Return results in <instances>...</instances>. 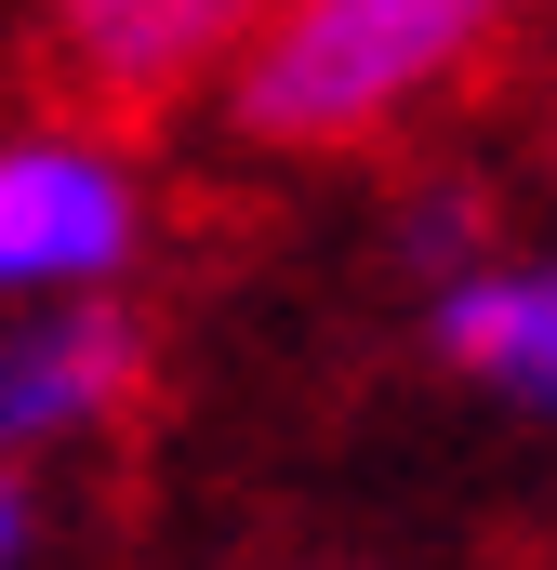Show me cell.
<instances>
[{"label":"cell","mask_w":557,"mask_h":570,"mask_svg":"<svg viewBox=\"0 0 557 570\" xmlns=\"http://www.w3.org/2000/svg\"><path fill=\"white\" fill-rule=\"evenodd\" d=\"M518 0H278L253 53L226 67V134L266 159H359L399 146L505 53Z\"/></svg>","instance_id":"cell-1"},{"label":"cell","mask_w":557,"mask_h":570,"mask_svg":"<svg viewBox=\"0 0 557 570\" xmlns=\"http://www.w3.org/2000/svg\"><path fill=\"white\" fill-rule=\"evenodd\" d=\"M146 146L107 107H27L0 120V305H80V292H134L146 266Z\"/></svg>","instance_id":"cell-2"},{"label":"cell","mask_w":557,"mask_h":570,"mask_svg":"<svg viewBox=\"0 0 557 570\" xmlns=\"http://www.w3.org/2000/svg\"><path fill=\"white\" fill-rule=\"evenodd\" d=\"M266 13L278 0H40V40H53V94L107 120H159L186 94H226Z\"/></svg>","instance_id":"cell-3"},{"label":"cell","mask_w":557,"mask_h":570,"mask_svg":"<svg viewBox=\"0 0 557 570\" xmlns=\"http://www.w3.org/2000/svg\"><path fill=\"white\" fill-rule=\"evenodd\" d=\"M146 385V332L120 292H80V305H0V464H67L134 412Z\"/></svg>","instance_id":"cell-4"},{"label":"cell","mask_w":557,"mask_h":570,"mask_svg":"<svg viewBox=\"0 0 557 570\" xmlns=\"http://www.w3.org/2000/svg\"><path fill=\"white\" fill-rule=\"evenodd\" d=\"M424 345L465 399L557 438V239H491L451 279H424Z\"/></svg>","instance_id":"cell-5"},{"label":"cell","mask_w":557,"mask_h":570,"mask_svg":"<svg viewBox=\"0 0 557 570\" xmlns=\"http://www.w3.org/2000/svg\"><path fill=\"white\" fill-rule=\"evenodd\" d=\"M0 570H40V478L0 464Z\"/></svg>","instance_id":"cell-6"},{"label":"cell","mask_w":557,"mask_h":570,"mask_svg":"<svg viewBox=\"0 0 557 570\" xmlns=\"http://www.w3.org/2000/svg\"><path fill=\"white\" fill-rule=\"evenodd\" d=\"M545 199H557V107H545Z\"/></svg>","instance_id":"cell-7"}]
</instances>
